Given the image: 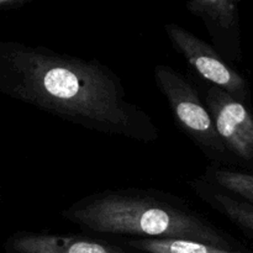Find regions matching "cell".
<instances>
[{
	"label": "cell",
	"instance_id": "6da1fadb",
	"mask_svg": "<svg viewBox=\"0 0 253 253\" xmlns=\"http://www.w3.org/2000/svg\"><path fill=\"white\" fill-rule=\"evenodd\" d=\"M0 93L94 132L141 143L160 138L152 116L98 59L0 40Z\"/></svg>",
	"mask_w": 253,
	"mask_h": 253
},
{
	"label": "cell",
	"instance_id": "7a4b0ae2",
	"mask_svg": "<svg viewBox=\"0 0 253 253\" xmlns=\"http://www.w3.org/2000/svg\"><path fill=\"white\" fill-rule=\"evenodd\" d=\"M61 215L84 234L105 239H182L235 250L231 239L187 200L157 189L101 190Z\"/></svg>",
	"mask_w": 253,
	"mask_h": 253
},
{
	"label": "cell",
	"instance_id": "3957f363",
	"mask_svg": "<svg viewBox=\"0 0 253 253\" xmlns=\"http://www.w3.org/2000/svg\"><path fill=\"white\" fill-rule=\"evenodd\" d=\"M153 78L169 105L175 126L209 158L224 167L232 158L222 145L214 121L192 81L168 64H157Z\"/></svg>",
	"mask_w": 253,
	"mask_h": 253
},
{
	"label": "cell",
	"instance_id": "277c9868",
	"mask_svg": "<svg viewBox=\"0 0 253 253\" xmlns=\"http://www.w3.org/2000/svg\"><path fill=\"white\" fill-rule=\"evenodd\" d=\"M165 31L173 49L179 53L204 81L245 104L249 96L246 81L227 63L226 59L217 53L211 44L175 22L166 25Z\"/></svg>",
	"mask_w": 253,
	"mask_h": 253
},
{
	"label": "cell",
	"instance_id": "5b68a950",
	"mask_svg": "<svg viewBox=\"0 0 253 253\" xmlns=\"http://www.w3.org/2000/svg\"><path fill=\"white\" fill-rule=\"evenodd\" d=\"M203 101L232 160L253 161V115L247 106L212 85L207 89Z\"/></svg>",
	"mask_w": 253,
	"mask_h": 253
},
{
	"label": "cell",
	"instance_id": "8992f818",
	"mask_svg": "<svg viewBox=\"0 0 253 253\" xmlns=\"http://www.w3.org/2000/svg\"><path fill=\"white\" fill-rule=\"evenodd\" d=\"M4 253H140L120 240L84 234L17 231L7 237Z\"/></svg>",
	"mask_w": 253,
	"mask_h": 253
},
{
	"label": "cell",
	"instance_id": "52a82bcc",
	"mask_svg": "<svg viewBox=\"0 0 253 253\" xmlns=\"http://www.w3.org/2000/svg\"><path fill=\"white\" fill-rule=\"evenodd\" d=\"M188 11L199 17L208 29L214 48L225 59L234 56L239 43V9L234 0H193L185 4Z\"/></svg>",
	"mask_w": 253,
	"mask_h": 253
},
{
	"label": "cell",
	"instance_id": "ba28073f",
	"mask_svg": "<svg viewBox=\"0 0 253 253\" xmlns=\"http://www.w3.org/2000/svg\"><path fill=\"white\" fill-rule=\"evenodd\" d=\"M193 192L208 205L247 232H253V204L240 200L210 184L202 177L188 182Z\"/></svg>",
	"mask_w": 253,
	"mask_h": 253
},
{
	"label": "cell",
	"instance_id": "9c48e42d",
	"mask_svg": "<svg viewBox=\"0 0 253 253\" xmlns=\"http://www.w3.org/2000/svg\"><path fill=\"white\" fill-rule=\"evenodd\" d=\"M124 244L140 253H241L204 242L182 239L124 240Z\"/></svg>",
	"mask_w": 253,
	"mask_h": 253
},
{
	"label": "cell",
	"instance_id": "30bf717a",
	"mask_svg": "<svg viewBox=\"0 0 253 253\" xmlns=\"http://www.w3.org/2000/svg\"><path fill=\"white\" fill-rule=\"evenodd\" d=\"M202 178L227 194L253 204V174L211 165Z\"/></svg>",
	"mask_w": 253,
	"mask_h": 253
},
{
	"label": "cell",
	"instance_id": "8fae6325",
	"mask_svg": "<svg viewBox=\"0 0 253 253\" xmlns=\"http://www.w3.org/2000/svg\"><path fill=\"white\" fill-rule=\"evenodd\" d=\"M26 4V0H0V10L20 9Z\"/></svg>",
	"mask_w": 253,
	"mask_h": 253
}]
</instances>
